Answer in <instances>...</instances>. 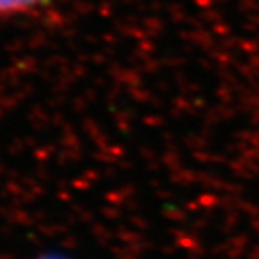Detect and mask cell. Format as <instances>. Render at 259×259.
I'll return each mask as SVG.
<instances>
[{"instance_id":"cell-1","label":"cell","mask_w":259,"mask_h":259,"mask_svg":"<svg viewBox=\"0 0 259 259\" xmlns=\"http://www.w3.org/2000/svg\"><path fill=\"white\" fill-rule=\"evenodd\" d=\"M44 2L45 0H0V20L18 15H27L40 8Z\"/></svg>"}]
</instances>
